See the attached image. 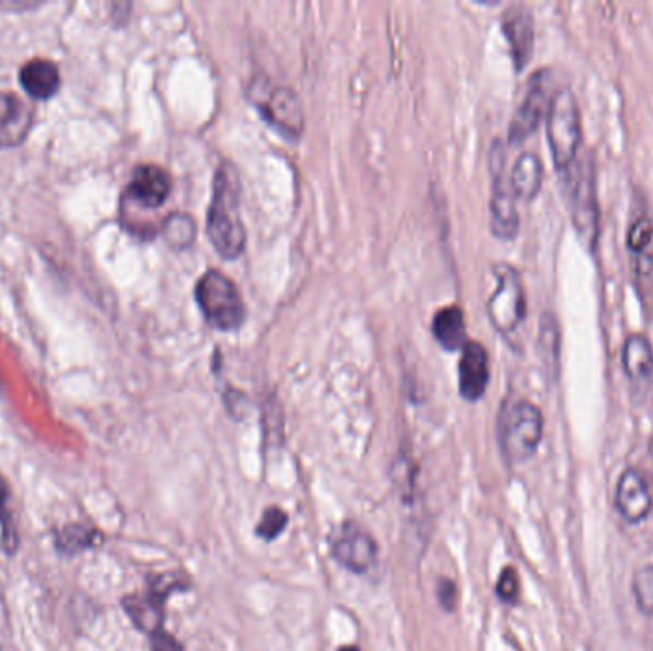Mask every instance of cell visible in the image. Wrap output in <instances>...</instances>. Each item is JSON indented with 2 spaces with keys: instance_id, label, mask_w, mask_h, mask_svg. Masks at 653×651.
<instances>
[{
  "instance_id": "1",
  "label": "cell",
  "mask_w": 653,
  "mask_h": 651,
  "mask_svg": "<svg viewBox=\"0 0 653 651\" xmlns=\"http://www.w3.org/2000/svg\"><path fill=\"white\" fill-rule=\"evenodd\" d=\"M206 234L222 257L234 260L244 252L247 232L239 214V178L231 165L218 168L214 178L213 201L206 214Z\"/></svg>"
},
{
  "instance_id": "2",
  "label": "cell",
  "mask_w": 653,
  "mask_h": 651,
  "mask_svg": "<svg viewBox=\"0 0 653 651\" xmlns=\"http://www.w3.org/2000/svg\"><path fill=\"white\" fill-rule=\"evenodd\" d=\"M547 137L556 170L568 178L578 161L581 145V111L571 88H560L550 98L547 111Z\"/></svg>"
},
{
  "instance_id": "3",
  "label": "cell",
  "mask_w": 653,
  "mask_h": 651,
  "mask_svg": "<svg viewBox=\"0 0 653 651\" xmlns=\"http://www.w3.org/2000/svg\"><path fill=\"white\" fill-rule=\"evenodd\" d=\"M497 433L507 461H527L537 451L543 438V413L537 405L525 400L507 403L502 407Z\"/></svg>"
},
{
  "instance_id": "4",
  "label": "cell",
  "mask_w": 653,
  "mask_h": 651,
  "mask_svg": "<svg viewBox=\"0 0 653 651\" xmlns=\"http://www.w3.org/2000/svg\"><path fill=\"white\" fill-rule=\"evenodd\" d=\"M195 300L206 321L222 331H236L247 318L244 296L228 275L211 270L195 287Z\"/></svg>"
},
{
  "instance_id": "5",
  "label": "cell",
  "mask_w": 653,
  "mask_h": 651,
  "mask_svg": "<svg viewBox=\"0 0 653 651\" xmlns=\"http://www.w3.org/2000/svg\"><path fill=\"white\" fill-rule=\"evenodd\" d=\"M249 99L275 130L298 138L305 130V111L297 92L275 84L268 76H257L249 86Z\"/></svg>"
},
{
  "instance_id": "6",
  "label": "cell",
  "mask_w": 653,
  "mask_h": 651,
  "mask_svg": "<svg viewBox=\"0 0 653 651\" xmlns=\"http://www.w3.org/2000/svg\"><path fill=\"white\" fill-rule=\"evenodd\" d=\"M566 180L571 182V220H573L578 237L586 249H596L598 235H601V211H598V201H596V184H594L591 155L583 163H579L578 168H571Z\"/></svg>"
},
{
  "instance_id": "7",
  "label": "cell",
  "mask_w": 653,
  "mask_h": 651,
  "mask_svg": "<svg viewBox=\"0 0 653 651\" xmlns=\"http://www.w3.org/2000/svg\"><path fill=\"white\" fill-rule=\"evenodd\" d=\"M494 273L495 288L487 300V313L499 333H514L525 318L524 285L512 265L497 264Z\"/></svg>"
},
{
  "instance_id": "8",
  "label": "cell",
  "mask_w": 653,
  "mask_h": 651,
  "mask_svg": "<svg viewBox=\"0 0 653 651\" xmlns=\"http://www.w3.org/2000/svg\"><path fill=\"white\" fill-rule=\"evenodd\" d=\"M507 157L504 147L497 140L491 150V203H489V226L495 237L502 241H510L520 232V216H518L517 196L510 186V178L504 173Z\"/></svg>"
},
{
  "instance_id": "9",
  "label": "cell",
  "mask_w": 653,
  "mask_h": 651,
  "mask_svg": "<svg viewBox=\"0 0 653 651\" xmlns=\"http://www.w3.org/2000/svg\"><path fill=\"white\" fill-rule=\"evenodd\" d=\"M331 551L339 564L352 573H367L377 561V543L357 523H342L331 537Z\"/></svg>"
},
{
  "instance_id": "10",
  "label": "cell",
  "mask_w": 653,
  "mask_h": 651,
  "mask_svg": "<svg viewBox=\"0 0 653 651\" xmlns=\"http://www.w3.org/2000/svg\"><path fill=\"white\" fill-rule=\"evenodd\" d=\"M550 73L548 71H537L527 84L524 99L512 117L509 129L510 144H522L539 127L541 119L547 115L550 99H548V88H550Z\"/></svg>"
},
{
  "instance_id": "11",
  "label": "cell",
  "mask_w": 653,
  "mask_h": 651,
  "mask_svg": "<svg viewBox=\"0 0 653 651\" xmlns=\"http://www.w3.org/2000/svg\"><path fill=\"white\" fill-rule=\"evenodd\" d=\"M175 589V583H168V577L153 579L145 594H132L122 600V607L129 614L138 629L144 630L150 637L163 629V609L168 592Z\"/></svg>"
},
{
  "instance_id": "12",
  "label": "cell",
  "mask_w": 653,
  "mask_h": 651,
  "mask_svg": "<svg viewBox=\"0 0 653 651\" xmlns=\"http://www.w3.org/2000/svg\"><path fill=\"white\" fill-rule=\"evenodd\" d=\"M652 493L639 469H627L617 480L616 507L625 522L640 523L652 512Z\"/></svg>"
},
{
  "instance_id": "13",
  "label": "cell",
  "mask_w": 653,
  "mask_h": 651,
  "mask_svg": "<svg viewBox=\"0 0 653 651\" xmlns=\"http://www.w3.org/2000/svg\"><path fill=\"white\" fill-rule=\"evenodd\" d=\"M173 191V176L157 165L134 168L129 184V198L142 209H159Z\"/></svg>"
},
{
  "instance_id": "14",
  "label": "cell",
  "mask_w": 653,
  "mask_h": 651,
  "mask_svg": "<svg viewBox=\"0 0 653 651\" xmlns=\"http://www.w3.org/2000/svg\"><path fill=\"white\" fill-rule=\"evenodd\" d=\"M502 33L509 40L514 66H517L518 71H522L530 63L533 54V40H535L533 15L530 8L524 7V4L510 7L502 15Z\"/></svg>"
},
{
  "instance_id": "15",
  "label": "cell",
  "mask_w": 653,
  "mask_h": 651,
  "mask_svg": "<svg viewBox=\"0 0 653 651\" xmlns=\"http://www.w3.org/2000/svg\"><path fill=\"white\" fill-rule=\"evenodd\" d=\"M489 384V356L479 342L468 341L459 362V390L464 400L476 402Z\"/></svg>"
},
{
  "instance_id": "16",
  "label": "cell",
  "mask_w": 653,
  "mask_h": 651,
  "mask_svg": "<svg viewBox=\"0 0 653 651\" xmlns=\"http://www.w3.org/2000/svg\"><path fill=\"white\" fill-rule=\"evenodd\" d=\"M33 109L10 92H0V147L23 144L33 127Z\"/></svg>"
},
{
  "instance_id": "17",
  "label": "cell",
  "mask_w": 653,
  "mask_h": 651,
  "mask_svg": "<svg viewBox=\"0 0 653 651\" xmlns=\"http://www.w3.org/2000/svg\"><path fill=\"white\" fill-rule=\"evenodd\" d=\"M20 84L33 99H50L61 86L60 69L50 60L27 61L20 69Z\"/></svg>"
},
{
  "instance_id": "18",
  "label": "cell",
  "mask_w": 653,
  "mask_h": 651,
  "mask_svg": "<svg viewBox=\"0 0 653 651\" xmlns=\"http://www.w3.org/2000/svg\"><path fill=\"white\" fill-rule=\"evenodd\" d=\"M624 371L632 382L644 384L653 375V348L644 334H631L624 344Z\"/></svg>"
},
{
  "instance_id": "19",
  "label": "cell",
  "mask_w": 653,
  "mask_h": 651,
  "mask_svg": "<svg viewBox=\"0 0 653 651\" xmlns=\"http://www.w3.org/2000/svg\"><path fill=\"white\" fill-rule=\"evenodd\" d=\"M432 333L436 341L449 352L463 350L468 342L463 310L459 306H446L436 311L432 319Z\"/></svg>"
},
{
  "instance_id": "20",
  "label": "cell",
  "mask_w": 653,
  "mask_h": 651,
  "mask_svg": "<svg viewBox=\"0 0 653 651\" xmlns=\"http://www.w3.org/2000/svg\"><path fill=\"white\" fill-rule=\"evenodd\" d=\"M510 186L517 199L533 201L543 186V163L532 152H525L518 157L517 165L510 175Z\"/></svg>"
},
{
  "instance_id": "21",
  "label": "cell",
  "mask_w": 653,
  "mask_h": 651,
  "mask_svg": "<svg viewBox=\"0 0 653 651\" xmlns=\"http://www.w3.org/2000/svg\"><path fill=\"white\" fill-rule=\"evenodd\" d=\"M0 538H2L4 553L14 556L20 548V533H17L14 508H12V492L7 477L2 474H0Z\"/></svg>"
},
{
  "instance_id": "22",
  "label": "cell",
  "mask_w": 653,
  "mask_h": 651,
  "mask_svg": "<svg viewBox=\"0 0 653 651\" xmlns=\"http://www.w3.org/2000/svg\"><path fill=\"white\" fill-rule=\"evenodd\" d=\"M98 541H102L98 531L75 523V525H68V528L58 531L56 548L66 556H73V554H81L83 551H88L92 546L98 545Z\"/></svg>"
},
{
  "instance_id": "23",
  "label": "cell",
  "mask_w": 653,
  "mask_h": 651,
  "mask_svg": "<svg viewBox=\"0 0 653 651\" xmlns=\"http://www.w3.org/2000/svg\"><path fill=\"white\" fill-rule=\"evenodd\" d=\"M163 237L173 249H188L191 242L195 241L198 235V224L191 218L190 214L176 213L170 214L165 224H163Z\"/></svg>"
},
{
  "instance_id": "24",
  "label": "cell",
  "mask_w": 653,
  "mask_h": 651,
  "mask_svg": "<svg viewBox=\"0 0 653 651\" xmlns=\"http://www.w3.org/2000/svg\"><path fill=\"white\" fill-rule=\"evenodd\" d=\"M539 348L545 364L556 369L560 359V327L553 313H543L541 318Z\"/></svg>"
},
{
  "instance_id": "25",
  "label": "cell",
  "mask_w": 653,
  "mask_h": 651,
  "mask_svg": "<svg viewBox=\"0 0 653 651\" xmlns=\"http://www.w3.org/2000/svg\"><path fill=\"white\" fill-rule=\"evenodd\" d=\"M632 596L644 615H653V564L642 566L632 577Z\"/></svg>"
},
{
  "instance_id": "26",
  "label": "cell",
  "mask_w": 653,
  "mask_h": 651,
  "mask_svg": "<svg viewBox=\"0 0 653 651\" xmlns=\"http://www.w3.org/2000/svg\"><path fill=\"white\" fill-rule=\"evenodd\" d=\"M629 247L640 258L653 252V222L648 216L637 220L629 232Z\"/></svg>"
},
{
  "instance_id": "27",
  "label": "cell",
  "mask_w": 653,
  "mask_h": 651,
  "mask_svg": "<svg viewBox=\"0 0 653 651\" xmlns=\"http://www.w3.org/2000/svg\"><path fill=\"white\" fill-rule=\"evenodd\" d=\"M287 520L289 518L283 512L282 508H268L266 512L262 514L257 533H259L260 537L266 538V541H274L285 530Z\"/></svg>"
},
{
  "instance_id": "28",
  "label": "cell",
  "mask_w": 653,
  "mask_h": 651,
  "mask_svg": "<svg viewBox=\"0 0 653 651\" xmlns=\"http://www.w3.org/2000/svg\"><path fill=\"white\" fill-rule=\"evenodd\" d=\"M497 594L499 599L504 602H517L518 594H520V579H518L517 569L507 568L502 571L499 577V583H497Z\"/></svg>"
},
{
  "instance_id": "29",
  "label": "cell",
  "mask_w": 653,
  "mask_h": 651,
  "mask_svg": "<svg viewBox=\"0 0 653 651\" xmlns=\"http://www.w3.org/2000/svg\"><path fill=\"white\" fill-rule=\"evenodd\" d=\"M152 651H183V648L173 635L161 629L152 635Z\"/></svg>"
},
{
  "instance_id": "30",
  "label": "cell",
  "mask_w": 653,
  "mask_h": 651,
  "mask_svg": "<svg viewBox=\"0 0 653 651\" xmlns=\"http://www.w3.org/2000/svg\"><path fill=\"white\" fill-rule=\"evenodd\" d=\"M440 602L446 609H453L456 604V589L451 581H441L440 584Z\"/></svg>"
},
{
  "instance_id": "31",
  "label": "cell",
  "mask_w": 653,
  "mask_h": 651,
  "mask_svg": "<svg viewBox=\"0 0 653 651\" xmlns=\"http://www.w3.org/2000/svg\"><path fill=\"white\" fill-rule=\"evenodd\" d=\"M339 651H361L359 648H354V646H348V648H341Z\"/></svg>"
}]
</instances>
